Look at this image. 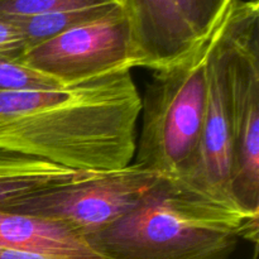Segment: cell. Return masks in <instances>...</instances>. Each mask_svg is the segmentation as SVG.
Wrapping results in <instances>:
<instances>
[{
	"label": "cell",
	"instance_id": "cell-1",
	"mask_svg": "<svg viewBox=\"0 0 259 259\" xmlns=\"http://www.w3.org/2000/svg\"><path fill=\"white\" fill-rule=\"evenodd\" d=\"M142 96L131 70L72 86L0 91V149L72 171H110L136 156Z\"/></svg>",
	"mask_w": 259,
	"mask_h": 259
},
{
	"label": "cell",
	"instance_id": "cell-2",
	"mask_svg": "<svg viewBox=\"0 0 259 259\" xmlns=\"http://www.w3.org/2000/svg\"><path fill=\"white\" fill-rule=\"evenodd\" d=\"M248 215L163 176L133 210L85 238L104 259H230L239 240L258 247Z\"/></svg>",
	"mask_w": 259,
	"mask_h": 259
},
{
	"label": "cell",
	"instance_id": "cell-3",
	"mask_svg": "<svg viewBox=\"0 0 259 259\" xmlns=\"http://www.w3.org/2000/svg\"><path fill=\"white\" fill-rule=\"evenodd\" d=\"M211 46L212 33L180 60L153 70L142 98L136 164L176 179L191 162L206 114Z\"/></svg>",
	"mask_w": 259,
	"mask_h": 259
},
{
	"label": "cell",
	"instance_id": "cell-4",
	"mask_svg": "<svg viewBox=\"0 0 259 259\" xmlns=\"http://www.w3.org/2000/svg\"><path fill=\"white\" fill-rule=\"evenodd\" d=\"M232 94L235 207L259 215V3L233 0L223 15Z\"/></svg>",
	"mask_w": 259,
	"mask_h": 259
},
{
	"label": "cell",
	"instance_id": "cell-5",
	"mask_svg": "<svg viewBox=\"0 0 259 259\" xmlns=\"http://www.w3.org/2000/svg\"><path fill=\"white\" fill-rule=\"evenodd\" d=\"M162 177L136 163L110 171H86L2 210L58 223L85 239L133 210Z\"/></svg>",
	"mask_w": 259,
	"mask_h": 259
},
{
	"label": "cell",
	"instance_id": "cell-6",
	"mask_svg": "<svg viewBox=\"0 0 259 259\" xmlns=\"http://www.w3.org/2000/svg\"><path fill=\"white\" fill-rule=\"evenodd\" d=\"M20 61L61 86L132 70L128 20L118 5L99 19L28 48Z\"/></svg>",
	"mask_w": 259,
	"mask_h": 259
},
{
	"label": "cell",
	"instance_id": "cell-7",
	"mask_svg": "<svg viewBox=\"0 0 259 259\" xmlns=\"http://www.w3.org/2000/svg\"><path fill=\"white\" fill-rule=\"evenodd\" d=\"M232 168V94L227 35L222 18L212 32L207 60V105L201 138L191 162L175 180L192 191L237 209L230 192Z\"/></svg>",
	"mask_w": 259,
	"mask_h": 259
},
{
	"label": "cell",
	"instance_id": "cell-8",
	"mask_svg": "<svg viewBox=\"0 0 259 259\" xmlns=\"http://www.w3.org/2000/svg\"><path fill=\"white\" fill-rule=\"evenodd\" d=\"M0 247L56 259H104L82 237L58 223L2 209Z\"/></svg>",
	"mask_w": 259,
	"mask_h": 259
},
{
	"label": "cell",
	"instance_id": "cell-9",
	"mask_svg": "<svg viewBox=\"0 0 259 259\" xmlns=\"http://www.w3.org/2000/svg\"><path fill=\"white\" fill-rule=\"evenodd\" d=\"M233 0H162L161 67L180 60L212 33ZM159 67V68H161Z\"/></svg>",
	"mask_w": 259,
	"mask_h": 259
},
{
	"label": "cell",
	"instance_id": "cell-10",
	"mask_svg": "<svg viewBox=\"0 0 259 259\" xmlns=\"http://www.w3.org/2000/svg\"><path fill=\"white\" fill-rule=\"evenodd\" d=\"M81 174L0 149V209L28 195L71 181Z\"/></svg>",
	"mask_w": 259,
	"mask_h": 259
},
{
	"label": "cell",
	"instance_id": "cell-11",
	"mask_svg": "<svg viewBox=\"0 0 259 259\" xmlns=\"http://www.w3.org/2000/svg\"><path fill=\"white\" fill-rule=\"evenodd\" d=\"M131 29L132 68L161 67L163 45L162 0H118Z\"/></svg>",
	"mask_w": 259,
	"mask_h": 259
},
{
	"label": "cell",
	"instance_id": "cell-12",
	"mask_svg": "<svg viewBox=\"0 0 259 259\" xmlns=\"http://www.w3.org/2000/svg\"><path fill=\"white\" fill-rule=\"evenodd\" d=\"M118 5L119 3L116 2L110 3V4L94 5V7L80 8V9L62 10V12L34 15V17L4 18V19L9 20L19 30L28 50L33 46H37L51 38L57 37L67 30L99 19L115 9Z\"/></svg>",
	"mask_w": 259,
	"mask_h": 259
},
{
	"label": "cell",
	"instance_id": "cell-13",
	"mask_svg": "<svg viewBox=\"0 0 259 259\" xmlns=\"http://www.w3.org/2000/svg\"><path fill=\"white\" fill-rule=\"evenodd\" d=\"M62 88L52 78L28 67L20 60L0 56V91Z\"/></svg>",
	"mask_w": 259,
	"mask_h": 259
},
{
	"label": "cell",
	"instance_id": "cell-14",
	"mask_svg": "<svg viewBox=\"0 0 259 259\" xmlns=\"http://www.w3.org/2000/svg\"><path fill=\"white\" fill-rule=\"evenodd\" d=\"M116 2L118 0H0V17H34Z\"/></svg>",
	"mask_w": 259,
	"mask_h": 259
},
{
	"label": "cell",
	"instance_id": "cell-15",
	"mask_svg": "<svg viewBox=\"0 0 259 259\" xmlns=\"http://www.w3.org/2000/svg\"><path fill=\"white\" fill-rule=\"evenodd\" d=\"M25 51L27 46L19 30L9 20L0 17V56L20 60Z\"/></svg>",
	"mask_w": 259,
	"mask_h": 259
},
{
	"label": "cell",
	"instance_id": "cell-16",
	"mask_svg": "<svg viewBox=\"0 0 259 259\" xmlns=\"http://www.w3.org/2000/svg\"><path fill=\"white\" fill-rule=\"evenodd\" d=\"M0 259H56L48 255L38 254V253L24 252V250L9 249L0 247Z\"/></svg>",
	"mask_w": 259,
	"mask_h": 259
}]
</instances>
